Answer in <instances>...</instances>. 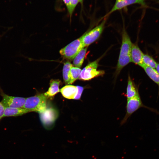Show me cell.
<instances>
[{
    "label": "cell",
    "instance_id": "obj_3",
    "mask_svg": "<svg viewBox=\"0 0 159 159\" xmlns=\"http://www.w3.org/2000/svg\"><path fill=\"white\" fill-rule=\"evenodd\" d=\"M84 47L81 37L61 49L59 52L64 58L71 60Z\"/></svg>",
    "mask_w": 159,
    "mask_h": 159
},
{
    "label": "cell",
    "instance_id": "obj_4",
    "mask_svg": "<svg viewBox=\"0 0 159 159\" xmlns=\"http://www.w3.org/2000/svg\"><path fill=\"white\" fill-rule=\"evenodd\" d=\"M99 59L89 63L82 70L79 79L88 81L95 77L102 76L105 74L103 70H97Z\"/></svg>",
    "mask_w": 159,
    "mask_h": 159
},
{
    "label": "cell",
    "instance_id": "obj_13",
    "mask_svg": "<svg viewBox=\"0 0 159 159\" xmlns=\"http://www.w3.org/2000/svg\"><path fill=\"white\" fill-rule=\"evenodd\" d=\"M29 112L24 108L5 107L4 117L17 116Z\"/></svg>",
    "mask_w": 159,
    "mask_h": 159
},
{
    "label": "cell",
    "instance_id": "obj_6",
    "mask_svg": "<svg viewBox=\"0 0 159 159\" xmlns=\"http://www.w3.org/2000/svg\"><path fill=\"white\" fill-rule=\"evenodd\" d=\"M142 106L139 94L133 97L127 99L126 112L121 122V124L122 125L125 123L130 115Z\"/></svg>",
    "mask_w": 159,
    "mask_h": 159
},
{
    "label": "cell",
    "instance_id": "obj_23",
    "mask_svg": "<svg viewBox=\"0 0 159 159\" xmlns=\"http://www.w3.org/2000/svg\"><path fill=\"white\" fill-rule=\"evenodd\" d=\"M156 70L159 74V64H157L156 67Z\"/></svg>",
    "mask_w": 159,
    "mask_h": 159
},
{
    "label": "cell",
    "instance_id": "obj_7",
    "mask_svg": "<svg viewBox=\"0 0 159 159\" xmlns=\"http://www.w3.org/2000/svg\"><path fill=\"white\" fill-rule=\"evenodd\" d=\"M39 113L41 120L44 127L47 129L52 128L57 117V111L53 108H46L45 110Z\"/></svg>",
    "mask_w": 159,
    "mask_h": 159
},
{
    "label": "cell",
    "instance_id": "obj_17",
    "mask_svg": "<svg viewBox=\"0 0 159 159\" xmlns=\"http://www.w3.org/2000/svg\"><path fill=\"white\" fill-rule=\"evenodd\" d=\"M72 66L73 65L69 61H67L64 63L62 70V75L64 82L65 84H69V73Z\"/></svg>",
    "mask_w": 159,
    "mask_h": 159
},
{
    "label": "cell",
    "instance_id": "obj_21",
    "mask_svg": "<svg viewBox=\"0 0 159 159\" xmlns=\"http://www.w3.org/2000/svg\"><path fill=\"white\" fill-rule=\"evenodd\" d=\"M77 92L76 96L74 99L75 100H79L80 99L82 94L84 90V88L83 87L77 86Z\"/></svg>",
    "mask_w": 159,
    "mask_h": 159
},
{
    "label": "cell",
    "instance_id": "obj_19",
    "mask_svg": "<svg viewBox=\"0 0 159 159\" xmlns=\"http://www.w3.org/2000/svg\"><path fill=\"white\" fill-rule=\"evenodd\" d=\"M143 61L144 64L147 66L153 69L155 68L156 67L157 64L152 57L148 55L144 54Z\"/></svg>",
    "mask_w": 159,
    "mask_h": 159
},
{
    "label": "cell",
    "instance_id": "obj_20",
    "mask_svg": "<svg viewBox=\"0 0 159 159\" xmlns=\"http://www.w3.org/2000/svg\"><path fill=\"white\" fill-rule=\"evenodd\" d=\"M79 2L78 0H70L67 9L70 17H71L74 9Z\"/></svg>",
    "mask_w": 159,
    "mask_h": 159
},
{
    "label": "cell",
    "instance_id": "obj_8",
    "mask_svg": "<svg viewBox=\"0 0 159 159\" xmlns=\"http://www.w3.org/2000/svg\"><path fill=\"white\" fill-rule=\"evenodd\" d=\"M2 99L1 103L5 107L24 108L26 98L13 97L1 93Z\"/></svg>",
    "mask_w": 159,
    "mask_h": 159
},
{
    "label": "cell",
    "instance_id": "obj_16",
    "mask_svg": "<svg viewBox=\"0 0 159 159\" xmlns=\"http://www.w3.org/2000/svg\"><path fill=\"white\" fill-rule=\"evenodd\" d=\"M143 68L150 78L159 86V74L156 70L145 65Z\"/></svg>",
    "mask_w": 159,
    "mask_h": 159
},
{
    "label": "cell",
    "instance_id": "obj_18",
    "mask_svg": "<svg viewBox=\"0 0 159 159\" xmlns=\"http://www.w3.org/2000/svg\"><path fill=\"white\" fill-rule=\"evenodd\" d=\"M82 70L80 68L72 66L69 73L70 82L69 84H71L79 78Z\"/></svg>",
    "mask_w": 159,
    "mask_h": 159
},
{
    "label": "cell",
    "instance_id": "obj_5",
    "mask_svg": "<svg viewBox=\"0 0 159 159\" xmlns=\"http://www.w3.org/2000/svg\"><path fill=\"white\" fill-rule=\"evenodd\" d=\"M106 20H104L99 25L85 33L81 37L85 47L95 42L100 37L104 29Z\"/></svg>",
    "mask_w": 159,
    "mask_h": 159
},
{
    "label": "cell",
    "instance_id": "obj_24",
    "mask_svg": "<svg viewBox=\"0 0 159 159\" xmlns=\"http://www.w3.org/2000/svg\"><path fill=\"white\" fill-rule=\"evenodd\" d=\"M83 0H78L79 2L81 3H82Z\"/></svg>",
    "mask_w": 159,
    "mask_h": 159
},
{
    "label": "cell",
    "instance_id": "obj_25",
    "mask_svg": "<svg viewBox=\"0 0 159 159\" xmlns=\"http://www.w3.org/2000/svg\"></svg>",
    "mask_w": 159,
    "mask_h": 159
},
{
    "label": "cell",
    "instance_id": "obj_10",
    "mask_svg": "<svg viewBox=\"0 0 159 159\" xmlns=\"http://www.w3.org/2000/svg\"><path fill=\"white\" fill-rule=\"evenodd\" d=\"M143 55L144 54L138 46L136 44H132L131 55V62L143 68L145 65L143 61Z\"/></svg>",
    "mask_w": 159,
    "mask_h": 159
},
{
    "label": "cell",
    "instance_id": "obj_1",
    "mask_svg": "<svg viewBox=\"0 0 159 159\" xmlns=\"http://www.w3.org/2000/svg\"><path fill=\"white\" fill-rule=\"evenodd\" d=\"M132 43L125 29L122 32V42L115 71L117 76L122 69L131 62V55Z\"/></svg>",
    "mask_w": 159,
    "mask_h": 159
},
{
    "label": "cell",
    "instance_id": "obj_15",
    "mask_svg": "<svg viewBox=\"0 0 159 159\" xmlns=\"http://www.w3.org/2000/svg\"><path fill=\"white\" fill-rule=\"evenodd\" d=\"M138 94H139L138 92L137 88L129 76L128 77L126 91V96L127 99L135 97Z\"/></svg>",
    "mask_w": 159,
    "mask_h": 159
},
{
    "label": "cell",
    "instance_id": "obj_22",
    "mask_svg": "<svg viewBox=\"0 0 159 159\" xmlns=\"http://www.w3.org/2000/svg\"><path fill=\"white\" fill-rule=\"evenodd\" d=\"M5 107L0 102V120L2 117H4Z\"/></svg>",
    "mask_w": 159,
    "mask_h": 159
},
{
    "label": "cell",
    "instance_id": "obj_14",
    "mask_svg": "<svg viewBox=\"0 0 159 159\" xmlns=\"http://www.w3.org/2000/svg\"><path fill=\"white\" fill-rule=\"evenodd\" d=\"M87 47L83 48L73 59V64L75 67H81L86 56Z\"/></svg>",
    "mask_w": 159,
    "mask_h": 159
},
{
    "label": "cell",
    "instance_id": "obj_9",
    "mask_svg": "<svg viewBox=\"0 0 159 159\" xmlns=\"http://www.w3.org/2000/svg\"><path fill=\"white\" fill-rule=\"evenodd\" d=\"M138 4L145 6V0H116L115 3L107 15L117 10L122 9L131 4Z\"/></svg>",
    "mask_w": 159,
    "mask_h": 159
},
{
    "label": "cell",
    "instance_id": "obj_12",
    "mask_svg": "<svg viewBox=\"0 0 159 159\" xmlns=\"http://www.w3.org/2000/svg\"><path fill=\"white\" fill-rule=\"evenodd\" d=\"M49 84L50 87L48 91L44 94L47 97H52L60 91L59 87L61 82L59 80L52 79Z\"/></svg>",
    "mask_w": 159,
    "mask_h": 159
},
{
    "label": "cell",
    "instance_id": "obj_11",
    "mask_svg": "<svg viewBox=\"0 0 159 159\" xmlns=\"http://www.w3.org/2000/svg\"><path fill=\"white\" fill-rule=\"evenodd\" d=\"M60 91L65 98L69 99H74L77 92V86L67 85L62 87Z\"/></svg>",
    "mask_w": 159,
    "mask_h": 159
},
{
    "label": "cell",
    "instance_id": "obj_2",
    "mask_svg": "<svg viewBox=\"0 0 159 159\" xmlns=\"http://www.w3.org/2000/svg\"><path fill=\"white\" fill-rule=\"evenodd\" d=\"M47 98L44 94L27 98L24 108L29 112H35L39 113L42 112L47 108Z\"/></svg>",
    "mask_w": 159,
    "mask_h": 159
}]
</instances>
